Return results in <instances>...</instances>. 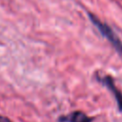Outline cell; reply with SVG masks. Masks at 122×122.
<instances>
[{
  "instance_id": "obj_1",
  "label": "cell",
  "mask_w": 122,
  "mask_h": 122,
  "mask_svg": "<svg viewBox=\"0 0 122 122\" xmlns=\"http://www.w3.org/2000/svg\"><path fill=\"white\" fill-rule=\"evenodd\" d=\"M89 17L92 24L97 28L99 32L112 45V47L116 50L117 52L122 54V41L117 36V34L112 30V29L106 23L102 22L97 16H95L92 13H89Z\"/></svg>"
},
{
  "instance_id": "obj_3",
  "label": "cell",
  "mask_w": 122,
  "mask_h": 122,
  "mask_svg": "<svg viewBox=\"0 0 122 122\" xmlns=\"http://www.w3.org/2000/svg\"><path fill=\"white\" fill-rule=\"evenodd\" d=\"M100 81L106 85L113 93L115 99H116V102H117V105H118V109L120 112H122V93L120 92V91H118L114 85V82H113V79L110 76V75H106L104 77H102L100 79Z\"/></svg>"
},
{
  "instance_id": "obj_2",
  "label": "cell",
  "mask_w": 122,
  "mask_h": 122,
  "mask_svg": "<svg viewBox=\"0 0 122 122\" xmlns=\"http://www.w3.org/2000/svg\"><path fill=\"white\" fill-rule=\"evenodd\" d=\"M58 120L60 122H92V117L88 116L85 112L81 111H75L69 114L60 116Z\"/></svg>"
},
{
  "instance_id": "obj_4",
  "label": "cell",
  "mask_w": 122,
  "mask_h": 122,
  "mask_svg": "<svg viewBox=\"0 0 122 122\" xmlns=\"http://www.w3.org/2000/svg\"><path fill=\"white\" fill-rule=\"evenodd\" d=\"M0 122H12L10 118L6 117V116H3V115H0Z\"/></svg>"
}]
</instances>
